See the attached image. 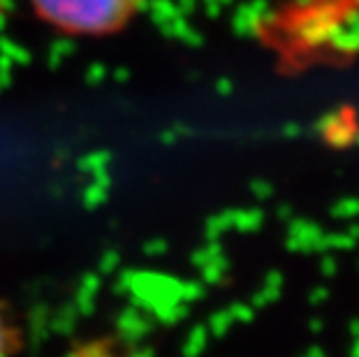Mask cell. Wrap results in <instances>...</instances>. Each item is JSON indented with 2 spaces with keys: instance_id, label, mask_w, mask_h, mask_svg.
<instances>
[{
  "instance_id": "obj_1",
  "label": "cell",
  "mask_w": 359,
  "mask_h": 357,
  "mask_svg": "<svg viewBox=\"0 0 359 357\" xmlns=\"http://www.w3.org/2000/svg\"><path fill=\"white\" fill-rule=\"evenodd\" d=\"M28 5L35 19L53 33L102 40L133 24L144 0H28Z\"/></svg>"
},
{
  "instance_id": "obj_2",
  "label": "cell",
  "mask_w": 359,
  "mask_h": 357,
  "mask_svg": "<svg viewBox=\"0 0 359 357\" xmlns=\"http://www.w3.org/2000/svg\"><path fill=\"white\" fill-rule=\"evenodd\" d=\"M24 348V334L12 311L0 304V357H17Z\"/></svg>"
}]
</instances>
